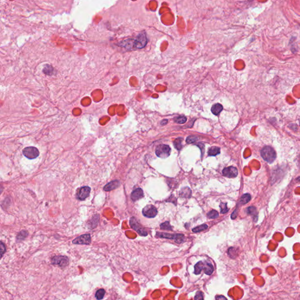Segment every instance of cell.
Here are the masks:
<instances>
[{
  "mask_svg": "<svg viewBox=\"0 0 300 300\" xmlns=\"http://www.w3.org/2000/svg\"><path fill=\"white\" fill-rule=\"evenodd\" d=\"M147 43V39L144 33L140 34L136 39L125 40L122 42V46L128 49H141Z\"/></svg>",
  "mask_w": 300,
  "mask_h": 300,
  "instance_id": "6da1fadb",
  "label": "cell"
},
{
  "mask_svg": "<svg viewBox=\"0 0 300 300\" xmlns=\"http://www.w3.org/2000/svg\"><path fill=\"white\" fill-rule=\"evenodd\" d=\"M202 270H204L205 274L207 275H211L213 272L214 269L211 263L201 261L195 264L194 273L198 275L201 273Z\"/></svg>",
  "mask_w": 300,
  "mask_h": 300,
  "instance_id": "7a4b0ae2",
  "label": "cell"
},
{
  "mask_svg": "<svg viewBox=\"0 0 300 300\" xmlns=\"http://www.w3.org/2000/svg\"><path fill=\"white\" fill-rule=\"evenodd\" d=\"M261 155L267 162L272 163L275 160L276 153L273 148L269 146L265 147L261 151Z\"/></svg>",
  "mask_w": 300,
  "mask_h": 300,
  "instance_id": "3957f363",
  "label": "cell"
},
{
  "mask_svg": "<svg viewBox=\"0 0 300 300\" xmlns=\"http://www.w3.org/2000/svg\"><path fill=\"white\" fill-rule=\"evenodd\" d=\"M157 236L162 238H166L169 239H172L178 243H181L184 241V236L182 234H169L166 233H157Z\"/></svg>",
  "mask_w": 300,
  "mask_h": 300,
  "instance_id": "277c9868",
  "label": "cell"
},
{
  "mask_svg": "<svg viewBox=\"0 0 300 300\" xmlns=\"http://www.w3.org/2000/svg\"><path fill=\"white\" fill-rule=\"evenodd\" d=\"M171 149L169 146L165 144H161L157 147L155 150L156 155L160 158H165L169 156L171 154Z\"/></svg>",
  "mask_w": 300,
  "mask_h": 300,
  "instance_id": "5b68a950",
  "label": "cell"
},
{
  "mask_svg": "<svg viewBox=\"0 0 300 300\" xmlns=\"http://www.w3.org/2000/svg\"><path fill=\"white\" fill-rule=\"evenodd\" d=\"M130 224L131 228H133L134 230H135L141 236H146L148 234V233L146 231L145 228H143L140 224V223L137 221V220L135 218L133 217L130 219Z\"/></svg>",
  "mask_w": 300,
  "mask_h": 300,
  "instance_id": "8992f818",
  "label": "cell"
},
{
  "mask_svg": "<svg viewBox=\"0 0 300 300\" xmlns=\"http://www.w3.org/2000/svg\"><path fill=\"white\" fill-rule=\"evenodd\" d=\"M23 155L28 159L33 160L37 158L39 155L40 152L36 147H28L25 148L23 151Z\"/></svg>",
  "mask_w": 300,
  "mask_h": 300,
  "instance_id": "52a82bcc",
  "label": "cell"
},
{
  "mask_svg": "<svg viewBox=\"0 0 300 300\" xmlns=\"http://www.w3.org/2000/svg\"><path fill=\"white\" fill-rule=\"evenodd\" d=\"M51 262L54 265H57L60 267H65L68 265L69 260L66 256H56L52 258Z\"/></svg>",
  "mask_w": 300,
  "mask_h": 300,
  "instance_id": "ba28073f",
  "label": "cell"
},
{
  "mask_svg": "<svg viewBox=\"0 0 300 300\" xmlns=\"http://www.w3.org/2000/svg\"><path fill=\"white\" fill-rule=\"evenodd\" d=\"M72 243L75 245H89L91 243V236L89 234H82L75 239Z\"/></svg>",
  "mask_w": 300,
  "mask_h": 300,
  "instance_id": "9c48e42d",
  "label": "cell"
},
{
  "mask_svg": "<svg viewBox=\"0 0 300 300\" xmlns=\"http://www.w3.org/2000/svg\"><path fill=\"white\" fill-rule=\"evenodd\" d=\"M157 213V209L152 205H147L143 210V215L149 218H155Z\"/></svg>",
  "mask_w": 300,
  "mask_h": 300,
  "instance_id": "30bf717a",
  "label": "cell"
},
{
  "mask_svg": "<svg viewBox=\"0 0 300 300\" xmlns=\"http://www.w3.org/2000/svg\"><path fill=\"white\" fill-rule=\"evenodd\" d=\"M223 175L228 178L236 177L238 175L237 169L234 166H229L225 168L222 171Z\"/></svg>",
  "mask_w": 300,
  "mask_h": 300,
  "instance_id": "8fae6325",
  "label": "cell"
},
{
  "mask_svg": "<svg viewBox=\"0 0 300 300\" xmlns=\"http://www.w3.org/2000/svg\"><path fill=\"white\" fill-rule=\"evenodd\" d=\"M91 188L89 187H83L77 193V198L80 201L85 200L90 195Z\"/></svg>",
  "mask_w": 300,
  "mask_h": 300,
  "instance_id": "7c38bea8",
  "label": "cell"
},
{
  "mask_svg": "<svg viewBox=\"0 0 300 300\" xmlns=\"http://www.w3.org/2000/svg\"><path fill=\"white\" fill-rule=\"evenodd\" d=\"M120 181L118 180H114V181H111L110 182L106 184L104 187L103 190L104 191L109 192V191H113L114 190L117 189L118 187H120Z\"/></svg>",
  "mask_w": 300,
  "mask_h": 300,
  "instance_id": "4fadbf2b",
  "label": "cell"
},
{
  "mask_svg": "<svg viewBox=\"0 0 300 300\" xmlns=\"http://www.w3.org/2000/svg\"><path fill=\"white\" fill-rule=\"evenodd\" d=\"M144 196V192L141 188H137L132 192L131 195V199L133 201L136 202L142 198Z\"/></svg>",
  "mask_w": 300,
  "mask_h": 300,
  "instance_id": "5bb4252c",
  "label": "cell"
},
{
  "mask_svg": "<svg viewBox=\"0 0 300 300\" xmlns=\"http://www.w3.org/2000/svg\"><path fill=\"white\" fill-rule=\"evenodd\" d=\"M222 110H223V106L220 104H219V103L214 104L212 107V109H211V111H212V113L216 116L219 115Z\"/></svg>",
  "mask_w": 300,
  "mask_h": 300,
  "instance_id": "9a60e30c",
  "label": "cell"
},
{
  "mask_svg": "<svg viewBox=\"0 0 300 300\" xmlns=\"http://www.w3.org/2000/svg\"><path fill=\"white\" fill-rule=\"evenodd\" d=\"M220 149L218 147H210L207 151V154L209 156H216L220 154Z\"/></svg>",
  "mask_w": 300,
  "mask_h": 300,
  "instance_id": "2e32d148",
  "label": "cell"
},
{
  "mask_svg": "<svg viewBox=\"0 0 300 300\" xmlns=\"http://www.w3.org/2000/svg\"><path fill=\"white\" fill-rule=\"evenodd\" d=\"M250 200H251L250 195L249 193H246V194H244L243 195H242V196L241 197V198L240 199L239 202L241 205H245L246 204H247Z\"/></svg>",
  "mask_w": 300,
  "mask_h": 300,
  "instance_id": "e0dca14e",
  "label": "cell"
},
{
  "mask_svg": "<svg viewBox=\"0 0 300 300\" xmlns=\"http://www.w3.org/2000/svg\"><path fill=\"white\" fill-rule=\"evenodd\" d=\"M180 195L184 198H190L191 195V191L188 187L182 189L180 191Z\"/></svg>",
  "mask_w": 300,
  "mask_h": 300,
  "instance_id": "ac0fdd59",
  "label": "cell"
},
{
  "mask_svg": "<svg viewBox=\"0 0 300 300\" xmlns=\"http://www.w3.org/2000/svg\"><path fill=\"white\" fill-rule=\"evenodd\" d=\"M182 138H178L175 139L174 141V146L175 148L178 150H181L182 149Z\"/></svg>",
  "mask_w": 300,
  "mask_h": 300,
  "instance_id": "d6986e66",
  "label": "cell"
},
{
  "mask_svg": "<svg viewBox=\"0 0 300 300\" xmlns=\"http://www.w3.org/2000/svg\"><path fill=\"white\" fill-rule=\"evenodd\" d=\"M105 290L104 289H100L97 291L96 293V298L97 300H101L103 299L105 295Z\"/></svg>",
  "mask_w": 300,
  "mask_h": 300,
  "instance_id": "ffe728a7",
  "label": "cell"
},
{
  "mask_svg": "<svg viewBox=\"0 0 300 300\" xmlns=\"http://www.w3.org/2000/svg\"><path fill=\"white\" fill-rule=\"evenodd\" d=\"M28 234V233L27 231H21L16 236V239L18 241L24 240V239H25L27 237Z\"/></svg>",
  "mask_w": 300,
  "mask_h": 300,
  "instance_id": "44dd1931",
  "label": "cell"
},
{
  "mask_svg": "<svg viewBox=\"0 0 300 300\" xmlns=\"http://www.w3.org/2000/svg\"><path fill=\"white\" fill-rule=\"evenodd\" d=\"M247 213L249 215H252L253 216L257 217V210L256 207L253 206H250L247 209Z\"/></svg>",
  "mask_w": 300,
  "mask_h": 300,
  "instance_id": "7402d4cb",
  "label": "cell"
},
{
  "mask_svg": "<svg viewBox=\"0 0 300 300\" xmlns=\"http://www.w3.org/2000/svg\"><path fill=\"white\" fill-rule=\"evenodd\" d=\"M207 228H208V226H207V225L204 224V225H201L199 226H197V227L193 228L192 229V231H193V232H195V233L201 232V231H205Z\"/></svg>",
  "mask_w": 300,
  "mask_h": 300,
  "instance_id": "603a6c76",
  "label": "cell"
},
{
  "mask_svg": "<svg viewBox=\"0 0 300 300\" xmlns=\"http://www.w3.org/2000/svg\"><path fill=\"white\" fill-rule=\"evenodd\" d=\"M160 228L163 230H166V231H172V228L169 225V222H165L161 224Z\"/></svg>",
  "mask_w": 300,
  "mask_h": 300,
  "instance_id": "cb8c5ba5",
  "label": "cell"
},
{
  "mask_svg": "<svg viewBox=\"0 0 300 300\" xmlns=\"http://www.w3.org/2000/svg\"><path fill=\"white\" fill-rule=\"evenodd\" d=\"M207 215L209 219H216L219 216V213L215 210H212L207 213Z\"/></svg>",
  "mask_w": 300,
  "mask_h": 300,
  "instance_id": "d4e9b609",
  "label": "cell"
},
{
  "mask_svg": "<svg viewBox=\"0 0 300 300\" xmlns=\"http://www.w3.org/2000/svg\"><path fill=\"white\" fill-rule=\"evenodd\" d=\"M53 70H54V69H53L52 67H51V66H49V65H46V68H45L43 69V72L45 74H46V75H50V76H51V75H53V73H54Z\"/></svg>",
  "mask_w": 300,
  "mask_h": 300,
  "instance_id": "484cf974",
  "label": "cell"
},
{
  "mask_svg": "<svg viewBox=\"0 0 300 300\" xmlns=\"http://www.w3.org/2000/svg\"><path fill=\"white\" fill-rule=\"evenodd\" d=\"M220 213L222 214H225L227 213L229 210V208L227 207V204L226 203H221L220 205Z\"/></svg>",
  "mask_w": 300,
  "mask_h": 300,
  "instance_id": "4316f807",
  "label": "cell"
},
{
  "mask_svg": "<svg viewBox=\"0 0 300 300\" xmlns=\"http://www.w3.org/2000/svg\"><path fill=\"white\" fill-rule=\"evenodd\" d=\"M174 121L178 124H184L187 122V117L185 116H179L175 118Z\"/></svg>",
  "mask_w": 300,
  "mask_h": 300,
  "instance_id": "83f0119b",
  "label": "cell"
},
{
  "mask_svg": "<svg viewBox=\"0 0 300 300\" xmlns=\"http://www.w3.org/2000/svg\"><path fill=\"white\" fill-rule=\"evenodd\" d=\"M198 138L197 137L190 136L187 137L186 141L188 144H192V143L196 142L198 141Z\"/></svg>",
  "mask_w": 300,
  "mask_h": 300,
  "instance_id": "f1b7e54d",
  "label": "cell"
},
{
  "mask_svg": "<svg viewBox=\"0 0 300 300\" xmlns=\"http://www.w3.org/2000/svg\"><path fill=\"white\" fill-rule=\"evenodd\" d=\"M204 299V294L202 292L198 291L195 297V300H203Z\"/></svg>",
  "mask_w": 300,
  "mask_h": 300,
  "instance_id": "f546056e",
  "label": "cell"
},
{
  "mask_svg": "<svg viewBox=\"0 0 300 300\" xmlns=\"http://www.w3.org/2000/svg\"><path fill=\"white\" fill-rule=\"evenodd\" d=\"M6 251V247L5 245L2 243L1 242V257H2L3 254L5 253Z\"/></svg>",
  "mask_w": 300,
  "mask_h": 300,
  "instance_id": "4dcf8cb0",
  "label": "cell"
},
{
  "mask_svg": "<svg viewBox=\"0 0 300 300\" xmlns=\"http://www.w3.org/2000/svg\"><path fill=\"white\" fill-rule=\"evenodd\" d=\"M167 123H168V120L167 119H164V120H163L161 122V125H165V124H167Z\"/></svg>",
  "mask_w": 300,
  "mask_h": 300,
  "instance_id": "1f68e13d",
  "label": "cell"
},
{
  "mask_svg": "<svg viewBox=\"0 0 300 300\" xmlns=\"http://www.w3.org/2000/svg\"><path fill=\"white\" fill-rule=\"evenodd\" d=\"M216 300H220V299H224V300H226V299L225 297L222 296H219L218 297H216Z\"/></svg>",
  "mask_w": 300,
  "mask_h": 300,
  "instance_id": "d6a6232c",
  "label": "cell"
},
{
  "mask_svg": "<svg viewBox=\"0 0 300 300\" xmlns=\"http://www.w3.org/2000/svg\"><path fill=\"white\" fill-rule=\"evenodd\" d=\"M297 181H300V177L297 178Z\"/></svg>",
  "mask_w": 300,
  "mask_h": 300,
  "instance_id": "836d02e7",
  "label": "cell"
},
{
  "mask_svg": "<svg viewBox=\"0 0 300 300\" xmlns=\"http://www.w3.org/2000/svg\"></svg>",
  "mask_w": 300,
  "mask_h": 300,
  "instance_id": "e575fe53",
  "label": "cell"
}]
</instances>
